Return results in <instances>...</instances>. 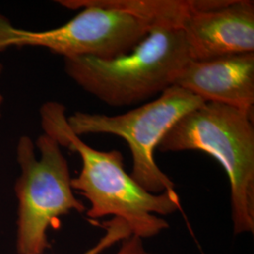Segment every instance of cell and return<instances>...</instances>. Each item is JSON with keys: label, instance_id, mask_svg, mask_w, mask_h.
Wrapping results in <instances>:
<instances>
[{"label": "cell", "instance_id": "52a82bcc", "mask_svg": "<svg viewBox=\"0 0 254 254\" xmlns=\"http://www.w3.org/2000/svg\"><path fill=\"white\" fill-rule=\"evenodd\" d=\"M179 28L193 61L254 53V2L229 0L216 9H191Z\"/></svg>", "mask_w": 254, "mask_h": 254}, {"label": "cell", "instance_id": "277c9868", "mask_svg": "<svg viewBox=\"0 0 254 254\" xmlns=\"http://www.w3.org/2000/svg\"><path fill=\"white\" fill-rule=\"evenodd\" d=\"M40 152L27 136L19 138L16 160L20 175L14 185L18 200L16 250L18 254H43L50 248L48 231L72 212H86L72 188L69 165L61 146L46 134L38 137Z\"/></svg>", "mask_w": 254, "mask_h": 254}, {"label": "cell", "instance_id": "5b68a950", "mask_svg": "<svg viewBox=\"0 0 254 254\" xmlns=\"http://www.w3.org/2000/svg\"><path fill=\"white\" fill-rule=\"evenodd\" d=\"M205 102L178 86H171L160 96L127 113L108 116L76 111L67 123L77 136L112 134L128 144L133 158L131 177L153 194L175 190V184L157 166L154 150L164 136L187 113Z\"/></svg>", "mask_w": 254, "mask_h": 254}, {"label": "cell", "instance_id": "6da1fadb", "mask_svg": "<svg viewBox=\"0 0 254 254\" xmlns=\"http://www.w3.org/2000/svg\"><path fill=\"white\" fill-rule=\"evenodd\" d=\"M40 113L45 134L81 158V171L71 184L73 190L89 201L86 216L91 222L107 216L121 218L132 236L143 240L169 228L162 216L182 210L176 191L153 194L145 190L127 173L121 152L95 150L73 133L64 105L47 102Z\"/></svg>", "mask_w": 254, "mask_h": 254}, {"label": "cell", "instance_id": "30bf717a", "mask_svg": "<svg viewBox=\"0 0 254 254\" xmlns=\"http://www.w3.org/2000/svg\"><path fill=\"white\" fill-rule=\"evenodd\" d=\"M103 227L106 230L105 235L101 237L100 240L95 245L83 254H102L110 247L115 245L118 242H122L128 236H132L127 223L121 218H112L104 222Z\"/></svg>", "mask_w": 254, "mask_h": 254}, {"label": "cell", "instance_id": "9c48e42d", "mask_svg": "<svg viewBox=\"0 0 254 254\" xmlns=\"http://www.w3.org/2000/svg\"><path fill=\"white\" fill-rule=\"evenodd\" d=\"M88 3L106 9H117L143 20L151 25L166 22L179 27L182 19L193 9L220 7L222 0H87Z\"/></svg>", "mask_w": 254, "mask_h": 254}, {"label": "cell", "instance_id": "8992f818", "mask_svg": "<svg viewBox=\"0 0 254 254\" xmlns=\"http://www.w3.org/2000/svg\"><path fill=\"white\" fill-rule=\"evenodd\" d=\"M61 6L81 9L61 27L28 30L14 27L0 13V51L10 47H44L65 58L90 56L113 59L129 53L148 34L151 24L117 9L87 0H58Z\"/></svg>", "mask_w": 254, "mask_h": 254}, {"label": "cell", "instance_id": "7c38bea8", "mask_svg": "<svg viewBox=\"0 0 254 254\" xmlns=\"http://www.w3.org/2000/svg\"><path fill=\"white\" fill-rule=\"evenodd\" d=\"M2 71H3V66H2V64H0V76L2 74ZM2 105H3V96H2V94L0 92V117H1V108H2Z\"/></svg>", "mask_w": 254, "mask_h": 254}, {"label": "cell", "instance_id": "3957f363", "mask_svg": "<svg viewBox=\"0 0 254 254\" xmlns=\"http://www.w3.org/2000/svg\"><path fill=\"white\" fill-rule=\"evenodd\" d=\"M161 152L200 151L227 174L235 235L254 233V118L238 109L207 102L183 116L164 136Z\"/></svg>", "mask_w": 254, "mask_h": 254}, {"label": "cell", "instance_id": "7a4b0ae2", "mask_svg": "<svg viewBox=\"0 0 254 254\" xmlns=\"http://www.w3.org/2000/svg\"><path fill=\"white\" fill-rule=\"evenodd\" d=\"M190 59L181 29L153 23L129 53L113 59L90 56L64 59V70L84 91L112 107L141 103L173 86L174 75Z\"/></svg>", "mask_w": 254, "mask_h": 254}, {"label": "cell", "instance_id": "8fae6325", "mask_svg": "<svg viewBox=\"0 0 254 254\" xmlns=\"http://www.w3.org/2000/svg\"><path fill=\"white\" fill-rule=\"evenodd\" d=\"M114 254H156L146 249L143 239L135 236H128L122 241L118 251Z\"/></svg>", "mask_w": 254, "mask_h": 254}, {"label": "cell", "instance_id": "ba28073f", "mask_svg": "<svg viewBox=\"0 0 254 254\" xmlns=\"http://www.w3.org/2000/svg\"><path fill=\"white\" fill-rule=\"evenodd\" d=\"M173 85L205 103L223 104L254 118V53L190 60L174 75Z\"/></svg>", "mask_w": 254, "mask_h": 254}]
</instances>
